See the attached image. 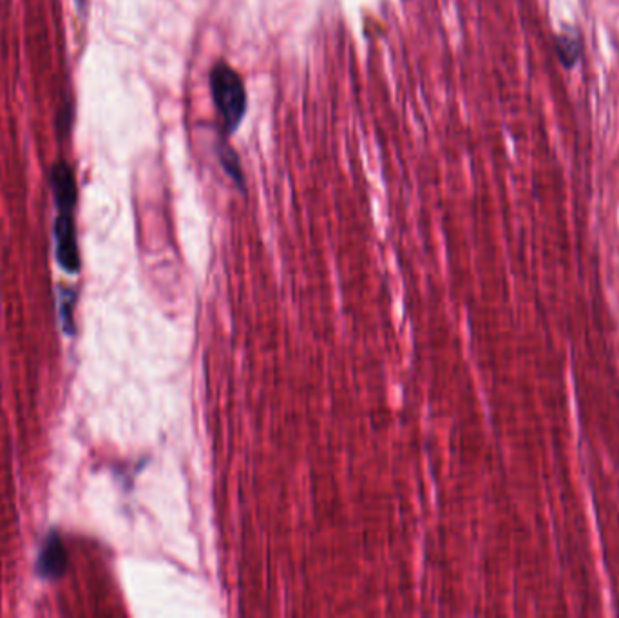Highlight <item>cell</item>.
Wrapping results in <instances>:
<instances>
[{"label":"cell","instance_id":"obj_1","mask_svg":"<svg viewBox=\"0 0 619 618\" xmlns=\"http://www.w3.org/2000/svg\"><path fill=\"white\" fill-rule=\"evenodd\" d=\"M212 98L221 116V122L227 133H232L239 126L247 109V91L245 84L234 69L227 64H218L210 73Z\"/></svg>","mask_w":619,"mask_h":618},{"label":"cell","instance_id":"obj_2","mask_svg":"<svg viewBox=\"0 0 619 618\" xmlns=\"http://www.w3.org/2000/svg\"><path fill=\"white\" fill-rule=\"evenodd\" d=\"M55 240H57L58 263L67 272H77L80 267V258H78L77 232H75L73 214L60 213L55 222Z\"/></svg>","mask_w":619,"mask_h":618},{"label":"cell","instance_id":"obj_3","mask_svg":"<svg viewBox=\"0 0 619 618\" xmlns=\"http://www.w3.org/2000/svg\"><path fill=\"white\" fill-rule=\"evenodd\" d=\"M51 185H53L55 202H57L60 213H73V207L77 202V185H75L73 171L66 164L53 165Z\"/></svg>","mask_w":619,"mask_h":618},{"label":"cell","instance_id":"obj_4","mask_svg":"<svg viewBox=\"0 0 619 618\" xmlns=\"http://www.w3.org/2000/svg\"><path fill=\"white\" fill-rule=\"evenodd\" d=\"M67 566V555L64 544L60 541L57 533L49 537L44 551L40 555V573L42 577H60Z\"/></svg>","mask_w":619,"mask_h":618},{"label":"cell","instance_id":"obj_5","mask_svg":"<svg viewBox=\"0 0 619 618\" xmlns=\"http://www.w3.org/2000/svg\"><path fill=\"white\" fill-rule=\"evenodd\" d=\"M558 53H560V57H562L565 64H569V66L574 64V60L580 55V44H578V39H576V37L562 35L560 40H558Z\"/></svg>","mask_w":619,"mask_h":618}]
</instances>
